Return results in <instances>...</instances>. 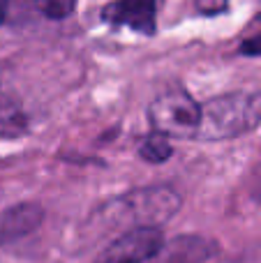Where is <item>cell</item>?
I'll use <instances>...</instances> for the list:
<instances>
[{
  "label": "cell",
  "mask_w": 261,
  "mask_h": 263,
  "mask_svg": "<svg viewBox=\"0 0 261 263\" xmlns=\"http://www.w3.org/2000/svg\"><path fill=\"white\" fill-rule=\"evenodd\" d=\"M261 123V95L259 92H229L211 100L201 109L199 127L194 136L208 141L234 139L254 129Z\"/></svg>",
  "instance_id": "cell-1"
},
{
  "label": "cell",
  "mask_w": 261,
  "mask_h": 263,
  "mask_svg": "<svg viewBox=\"0 0 261 263\" xmlns=\"http://www.w3.org/2000/svg\"><path fill=\"white\" fill-rule=\"evenodd\" d=\"M116 219L134 227H157L176 215L180 208V196L171 187H148L129 192L114 205Z\"/></svg>",
  "instance_id": "cell-2"
},
{
  "label": "cell",
  "mask_w": 261,
  "mask_h": 263,
  "mask_svg": "<svg viewBox=\"0 0 261 263\" xmlns=\"http://www.w3.org/2000/svg\"><path fill=\"white\" fill-rule=\"evenodd\" d=\"M148 116H151L155 132L169 136V139H188V136L197 134L201 109L188 92L176 88V90L157 95L153 100Z\"/></svg>",
  "instance_id": "cell-3"
},
{
  "label": "cell",
  "mask_w": 261,
  "mask_h": 263,
  "mask_svg": "<svg viewBox=\"0 0 261 263\" xmlns=\"http://www.w3.org/2000/svg\"><path fill=\"white\" fill-rule=\"evenodd\" d=\"M162 247V233L157 227H134L116 238L95 263H146Z\"/></svg>",
  "instance_id": "cell-4"
},
{
  "label": "cell",
  "mask_w": 261,
  "mask_h": 263,
  "mask_svg": "<svg viewBox=\"0 0 261 263\" xmlns=\"http://www.w3.org/2000/svg\"><path fill=\"white\" fill-rule=\"evenodd\" d=\"M104 18L116 26H129L134 30H155V0H118L104 9Z\"/></svg>",
  "instance_id": "cell-5"
},
{
  "label": "cell",
  "mask_w": 261,
  "mask_h": 263,
  "mask_svg": "<svg viewBox=\"0 0 261 263\" xmlns=\"http://www.w3.org/2000/svg\"><path fill=\"white\" fill-rule=\"evenodd\" d=\"M215 247L203 238H176L166 247H160L153 256L155 263H203Z\"/></svg>",
  "instance_id": "cell-6"
},
{
  "label": "cell",
  "mask_w": 261,
  "mask_h": 263,
  "mask_svg": "<svg viewBox=\"0 0 261 263\" xmlns=\"http://www.w3.org/2000/svg\"><path fill=\"white\" fill-rule=\"evenodd\" d=\"M42 222V208L32 203H23L12 208L0 222V240L9 242L16 240V238L30 233L32 229H37Z\"/></svg>",
  "instance_id": "cell-7"
},
{
  "label": "cell",
  "mask_w": 261,
  "mask_h": 263,
  "mask_svg": "<svg viewBox=\"0 0 261 263\" xmlns=\"http://www.w3.org/2000/svg\"><path fill=\"white\" fill-rule=\"evenodd\" d=\"M23 129H26L23 111L7 92H0V136H18Z\"/></svg>",
  "instance_id": "cell-8"
},
{
  "label": "cell",
  "mask_w": 261,
  "mask_h": 263,
  "mask_svg": "<svg viewBox=\"0 0 261 263\" xmlns=\"http://www.w3.org/2000/svg\"><path fill=\"white\" fill-rule=\"evenodd\" d=\"M141 157L146 162H153V164H162L171 157V143H169V136L160 134V132H153L151 136H146L139 148Z\"/></svg>",
  "instance_id": "cell-9"
},
{
  "label": "cell",
  "mask_w": 261,
  "mask_h": 263,
  "mask_svg": "<svg viewBox=\"0 0 261 263\" xmlns=\"http://www.w3.org/2000/svg\"><path fill=\"white\" fill-rule=\"evenodd\" d=\"M77 0H37V7L49 18H65L72 14Z\"/></svg>",
  "instance_id": "cell-10"
},
{
  "label": "cell",
  "mask_w": 261,
  "mask_h": 263,
  "mask_svg": "<svg viewBox=\"0 0 261 263\" xmlns=\"http://www.w3.org/2000/svg\"><path fill=\"white\" fill-rule=\"evenodd\" d=\"M240 51H243L245 55H261V28L240 44Z\"/></svg>",
  "instance_id": "cell-11"
},
{
  "label": "cell",
  "mask_w": 261,
  "mask_h": 263,
  "mask_svg": "<svg viewBox=\"0 0 261 263\" xmlns=\"http://www.w3.org/2000/svg\"><path fill=\"white\" fill-rule=\"evenodd\" d=\"M5 14H7V0H0V23L5 21Z\"/></svg>",
  "instance_id": "cell-12"
},
{
  "label": "cell",
  "mask_w": 261,
  "mask_h": 263,
  "mask_svg": "<svg viewBox=\"0 0 261 263\" xmlns=\"http://www.w3.org/2000/svg\"><path fill=\"white\" fill-rule=\"evenodd\" d=\"M254 196H257V199H261V178H259V185L254 187Z\"/></svg>",
  "instance_id": "cell-13"
}]
</instances>
